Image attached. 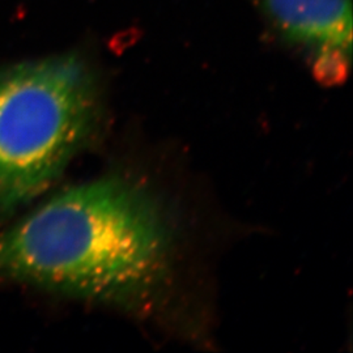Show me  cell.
Here are the masks:
<instances>
[{
  "instance_id": "1",
  "label": "cell",
  "mask_w": 353,
  "mask_h": 353,
  "mask_svg": "<svg viewBox=\"0 0 353 353\" xmlns=\"http://www.w3.org/2000/svg\"><path fill=\"white\" fill-rule=\"evenodd\" d=\"M172 233L151 194L121 176L65 190L0 237V274L92 301L138 306L170 271Z\"/></svg>"
},
{
  "instance_id": "3",
  "label": "cell",
  "mask_w": 353,
  "mask_h": 353,
  "mask_svg": "<svg viewBox=\"0 0 353 353\" xmlns=\"http://www.w3.org/2000/svg\"><path fill=\"white\" fill-rule=\"evenodd\" d=\"M283 34L319 54V65H338L352 48L351 0H261Z\"/></svg>"
},
{
  "instance_id": "2",
  "label": "cell",
  "mask_w": 353,
  "mask_h": 353,
  "mask_svg": "<svg viewBox=\"0 0 353 353\" xmlns=\"http://www.w3.org/2000/svg\"><path fill=\"white\" fill-rule=\"evenodd\" d=\"M99 122L97 89L75 57L0 68V212L48 189Z\"/></svg>"
}]
</instances>
